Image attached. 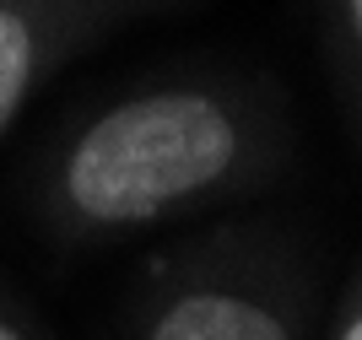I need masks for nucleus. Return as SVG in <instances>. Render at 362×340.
<instances>
[{"label": "nucleus", "mask_w": 362, "mask_h": 340, "mask_svg": "<svg viewBox=\"0 0 362 340\" xmlns=\"http://www.w3.org/2000/svg\"><path fill=\"white\" fill-rule=\"evenodd\" d=\"M287 157L276 92L238 71H168L87 114L33 173V216L65 249L151 233L255 189Z\"/></svg>", "instance_id": "obj_1"}, {"label": "nucleus", "mask_w": 362, "mask_h": 340, "mask_svg": "<svg viewBox=\"0 0 362 340\" xmlns=\"http://www.w3.org/2000/svg\"><path fill=\"white\" fill-rule=\"evenodd\" d=\"M330 340H362V270L351 276L341 308H335V324H330Z\"/></svg>", "instance_id": "obj_5"}, {"label": "nucleus", "mask_w": 362, "mask_h": 340, "mask_svg": "<svg viewBox=\"0 0 362 340\" xmlns=\"http://www.w3.org/2000/svg\"><path fill=\"white\" fill-rule=\"evenodd\" d=\"M130 340H308V286L259 238H216L157 265Z\"/></svg>", "instance_id": "obj_2"}, {"label": "nucleus", "mask_w": 362, "mask_h": 340, "mask_svg": "<svg viewBox=\"0 0 362 340\" xmlns=\"http://www.w3.org/2000/svg\"><path fill=\"white\" fill-rule=\"evenodd\" d=\"M173 6L184 0H0V135L71 59Z\"/></svg>", "instance_id": "obj_3"}, {"label": "nucleus", "mask_w": 362, "mask_h": 340, "mask_svg": "<svg viewBox=\"0 0 362 340\" xmlns=\"http://www.w3.org/2000/svg\"><path fill=\"white\" fill-rule=\"evenodd\" d=\"M319 16H325V49H330L341 98L362 124V0H319Z\"/></svg>", "instance_id": "obj_4"}, {"label": "nucleus", "mask_w": 362, "mask_h": 340, "mask_svg": "<svg viewBox=\"0 0 362 340\" xmlns=\"http://www.w3.org/2000/svg\"><path fill=\"white\" fill-rule=\"evenodd\" d=\"M0 340H38V335H33V324L6 303V297H0Z\"/></svg>", "instance_id": "obj_6"}]
</instances>
